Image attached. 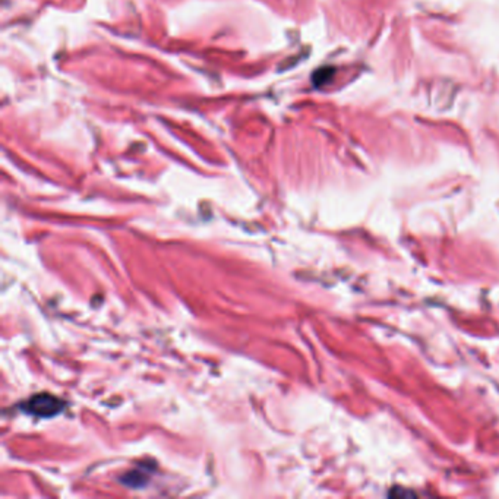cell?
<instances>
[{
	"label": "cell",
	"mask_w": 499,
	"mask_h": 499,
	"mask_svg": "<svg viewBox=\"0 0 499 499\" xmlns=\"http://www.w3.org/2000/svg\"><path fill=\"white\" fill-rule=\"evenodd\" d=\"M62 407L63 403L50 394L34 395V397H31L24 406L25 411H28L29 415L39 416V418L55 416L62 410Z\"/></svg>",
	"instance_id": "cell-1"
}]
</instances>
